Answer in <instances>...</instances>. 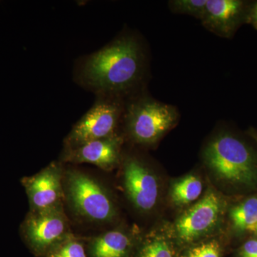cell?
<instances>
[{"label":"cell","instance_id":"cell-1","mask_svg":"<svg viewBox=\"0 0 257 257\" xmlns=\"http://www.w3.org/2000/svg\"><path fill=\"white\" fill-rule=\"evenodd\" d=\"M143 55L135 38L121 37L81 61L77 78L97 96L119 98L140 82Z\"/></svg>","mask_w":257,"mask_h":257},{"label":"cell","instance_id":"cell-2","mask_svg":"<svg viewBox=\"0 0 257 257\" xmlns=\"http://www.w3.org/2000/svg\"><path fill=\"white\" fill-rule=\"evenodd\" d=\"M204 159L221 179L247 186L257 182V165L252 153L231 135L223 134L214 138L204 151Z\"/></svg>","mask_w":257,"mask_h":257},{"label":"cell","instance_id":"cell-3","mask_svg":"<svg viewBox=\"0 0 257 257\" xmlns=\"http://www.w3.org/2000/svg\"><path fill=\"white\" fill-rule=\"evenodd\" d=\"M178 118L175 108L148 98L128 104L126 121L128 133L136 143H156L173 126Z\"/></svg>","mask_w":257,"mask_h":257},{"label":"cell","instance_id":"cell-4","mask_svg":"<svg viewBox=\"0 0 257 257\" xmlns=\"http://www.w3.org/2000/svg\"><path fill=\"white\" fill-rule=\"evenodd\" d=\"M65 184L69 200L81 215L96 222H105L114 217L112 200L95 179L79 171L69 170Z\"/></svg>","mask_w":257,"mask_h":257},{"label":"cell","instance_id":"cell-5","mask_svg":"<svg viewBox=\"0 0 257 257\" xmlns=\"http://www.w3.org/2000/svg\"><path fill=\"white\" fill-rule=\"evenodd\" d=\"M91 109L74 125L65 143L67 149L114 135L123 108L119 98L97 96Z\"/></svg>","mask_w":257,"mask_h":257},{"label":"cell","instance_id":"cell-6","mask_svg":"<svg viewBox=\"0 0 257 257\" xmlns=\"http://www.w3.org/2000/svg\"><path fill=\"white\" fill-rule=\"evenodd\" d=\"M67 221L60 206L32 211L23 225L22 234L35 251H43L60 242L66 236Z\"/></svg>","mask_w":257,"mask_h":257},{"label":"cell","instance_id":"cell-7","mask_svg":"<svg viewBox=\"0 0 257 257\" xmlns=\"http://www.w3.org/2000/svg\"><path fill=\"white\" fill-rule=\"evenodd\" d=\"M221 211L219 196L210 191L179 218L175 225L179 237L189 241L206 234L217 224Z\"/></svg>","mask_w":257,"mask_h":257},{"label":"cell","instance_id":"cell-8","mask_svg":"<svg viewBox=\"0 0 257 257\" xmlns=\"http://www.w3.org/2000/svg\"><path fill=\"white\" fill-rule=\"evenodd\" d=\"M124 182L130 200L140 210L148 211L155 207L159 197L156 177L140 161L128 159L124 167Z\"/></svg>","mask_w":257,"mask_h":257},{"label":"cell","instance_id":"cell-9","mask_svg":"<svg viewBox=\"0 0 257 257\" xmlns=\"http://www.w3.org/2000/svg\"><path fill=\"white\" fill-rule=\"evenodd\" d=\"M32 211L47 210L60 206L62 198L61 170L52 164L37 175L22 179Z\"/></svg>","mask_w":257,"mask_h":257},{"label":"cell","instance_id":"cell-10","mask_svg":"<svg viewBox=\"0 0 257 257\" xmlns=\"http://www.w3.org/2000/svg\"><path fill=\"white\" fill-rule=\"evenodd\" d=\"M119 139L113 135L67 149L63 159L67 162L92 164L103 170H110L119 160Z\"/></svg>","mask_w":257,"mask_h":257},{"label":"cell","instance_id":"cell-11","mask_svg":"<svg viewBox=\"0 0 257 257\" xmlns=\"http://www.w3.org/2000/svg\"><path fill=\"white\" fill-rule=\"evenodd\" d=\"M242 9L238 0H207L202 24L206 28L221 36H229L233 31Z\"/></svg>","mask_w":257,"mask_h":257},{"label":"cell","instance_id":"cell-12","mask_svg":"<svg viewBox=\"0 0 257 257\" xmlns=\"http://www.w3.org/2000/svg\"><path fill=\"white\" fill-rule=\"evenodd\" d=\"M130 244L127 235L119 230H113L93 240L91 253L92 257H125Z\"/></svg>","mask_w":257,"mask_h":257},{"label":"cell","instance_id":"cell-13","mask_svg":"<svg viewBox=\"0 0 257 257\" xmlns=\"http://www.w3.org/2000/svg\"><path fill=\"white\" fill-rule=\"evenodd\" d=\"M202 192V181L196 176L189 175L174 183L171 197L177 205H186L199 198Z\"/></svg>","mask_w":257,"mask_h":257},{"label":"cell","instance_id":"cell-14","mask_svg":"<svg viewBox=\"0 0 257 257\" xmlns=\"http://www.w3.org/2000/svg\"><path fill=\"white\" fill-rule=\"evenodd\" d=\"M230 216L236 229L254 231L257 226V198H250L233 208Z\"/></svg>","mask_w":257,"mask_h":257},{"label":"cell","instance_id":"cell-15","mask_svg":"<svg viewBox=\"0 0 257 257\" xmlns=\"http://www.w3.org/2000/svg\"><path fill=\"white\" fill-rule=\"evenodd\" d=\"M207 3V0H175L169 5L175 13L192 15L201 20Z\"/></svg>","mask_w":257,"mask_h":257},{"label":"cell","instance_id":"cell-16","mask_svg":"<svg viewBox=\"0 0 257 257\" xmlns=\"http://www.w3.org/2000/svg\"><path fill=\"white\" fill-rule=\"evenodd\" d=\"M50 257H87L82 243L73 238H66L50 253Z\"/></svg>","mask_w":257,"mask_h":257},{"label":"cell","instance_id":"cell-17","mask_svg":"<svg viewBox=\"0 0 257 257\" xmlns=\"http://www.w3.org/2000/svg\"><path fill=\"white\" fill-rule=\"evenodd\" d=\"M140 257H173L170 246L165 240L157 239L144 245Z\"/></svg>","mask_w":257,"mask_h":257},{"label":"cell","instance_id":"cell-18","mask_svg":"<svg viewBox=\"0 0 257 257\" xmlns=\"http://www.w3.org/2000/svg\"><path fill=\"white\" fill-rule=\"evenodd\" d=\"M184 257H220L219 243L212 241L189 250Z\"/></svg>","mask_w":257,"mask_h":257},{"label":"cell","instance_id":"cell-19","mask_svg":"<svg viewBox=\"0 0 257 257\" xmlns=\"http://www.w3.org/2000/svg\"><path fill=\"white\" fill-rule=\"evenodd\" d=\"M241 257L257 256V240H250L244 243L241 251Z\"/></svg>","mask_w":257,"mask_h":257},{"label":"cell","instance_id":"cell-20","mask_svg":"<svg viewBox=\"0 0 257 257\" xmlns=\"http://www.w3.org/2000/svg\"><path fill=\"white\" fill-rule=\"evenodd\" d=\"M249 20L253 26L257 28V3L253 6L249 15Z\"/></svg>","mask_w":257,"mask_h":257},{"label":"cell","instance_id":"cell-21","mask_svg":"<svg viewBox=\"0 0 257 257\" xmlns=\"http://www.w3.org/2000/svg\"><path fill=\"white\" fill-rule=\"evenodd\" d=\"M254 231V232H256V234H257V226L256 227V229H255L254 231Z\"/></svg>","mask_w":257,"mask_h":257},{"label":"cell","instance_id":"cell-22","mask_svg":"<svg viewBox=\"0 0 257 257\" xmlns=\"http://www.w3.org/2000/svg\"><path fill=\"white\" fill-rule=\"evenodd\" d=\"M256 257H257V256Z\"/></svg>","mask_w":257,"mask_h":257}]
</instances>
